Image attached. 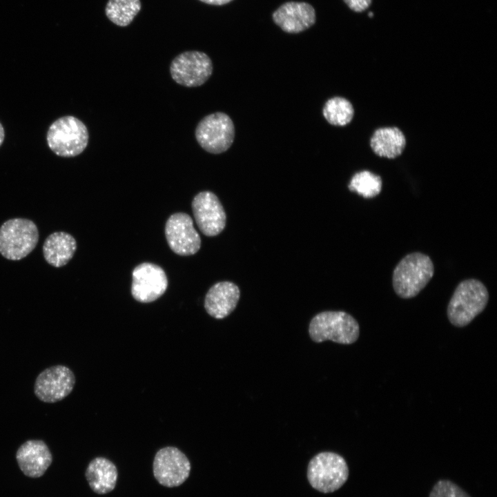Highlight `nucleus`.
I'll return each mask as SVG.
<instances>
[{
    "label": "nucleus",
    "instance_id": "4",
    "mask_svg": "<svg viewBox=\"0 0 497 497\" xmlns=\"http://www.w3.org/2000/svg\"><path fill=\"white\" fill-rule=\"evenodd\" d=\"M360 327L356 320L342 311H327L316 314L311 320L309 334L317 343L327 340L342 344L355 342L359 336Z\"/></svg>",
    "mask_w": 497,
    "mask_h": 497
},
{
    "label": "nucleus",
    "instance_id": "16",
    "mask_svg": "<svg viewBox=\"0 0 497 497\" xmlns=\"http://www.w3.org/2000/svg\"><path fill=\"white\" fill-rule=\"evenodd\" d=\"M240 296L238 286L228 281L213 285L206 294L204 308L211 317L223 319L235 309Z\"/></svg>",
    "mask_w": 497,
    "mask_h": 497
},
{
    "label": "nucleus",
    "instance_id": "15",
    "mask_svg": "<svg viewBox=\"0 0 497 497\" xmlns=\"http://www.w3.org/2000/svg\"><path fill=\"white\" fill-rule=\"evenodd\" d=\"M16 458L22 472L31 478L41 476L52 461L48 445L41 440L26 441L19 447Z\"/></svg>",
    "mask_w": 497,
    "mask_h": 497
},
{
    "label": "nucleus",
    "instance_id": "6",
    "mask_svg": "<svg viewBox=\"0 0 497 497\" xmlns=\"http://www.w3.org/2000/svg\"><path fill=\"white\" fill-rule=\"evenodd\" d=\"M348 477L347 463L337 453L320 452L309 462L308 480L313 488L322 493H331L339 489Z\"/></svg>",
    "mask_w": 497,
    "mask_h": 497
},
{
    "label": "nucleus",
    "instance_id": "25",
    "mask_svg": "<svg viewBox=\"0 0 497 497\" xmlns=\"http://www.w3.org/2000/svg\"><path fill=\"white\" fill-rule=\"evenodd\" d=\"M205 3L221 6L229 3L232 0H199Z\"/></svg>",
    "mask_w": 497,
    "mask_h": 497
},
{
    "label": "nucleus",
    "instance_id": "22",
    "mask_svg": "<svg viewBox=\"0 0 497 497\" xmlns=\"http://www.w3.org/2000/svg\"><path fill=\"white\" fill-rule=\"evenodd\" d=\"M139 0H109L106 6L107 17L119 26L129 25L139 12Z\"/></svg>",
    "mask_w": 497,
    "mask_h": 497
},
{
    "label": "nucleus",
    "instance_id": "1",
    "mask_svg": "<svg viewBox=\"0 0 497 497\" xmlns=\"http://www.w3.org/2000/svg\"><path fill=\"white\" fill-rule=\"evenodd\" d=\"M433 274V263L427 255L420 252L407 254L393 269V290L402 298H413L426 286Z\"/></svg>",
    "mask_w": 497,
    "mask_h": 497
},
{
    "label": "nucleus",
    "instance_id": "5",
    "mask_svg": "<svg viewBox=\"0 0 497 497\" xmlns=\"http://www.w3.org/2000/svg\"><path fill=\"white\" fill-rule=\"evenodd\" d=\"M39 231L35 223L26 218H12L0 227V253L10 260L26 257L36 247Z\"/></svg>",
    "mask_w": 497,
    "mask_h": 497
},
{
    "label": "nucleus",
    "instance_id": "14",
    "mask_svg": "<svg viewBox=\"0 0 497 497\" xmlns=\"http://www.w3.org/2000/svg\"><path fill=\"white\" fill-rule=\"evenodd\" d=\"M273 20L284 32L298 33L314 24L315 12L313 6L306 2L289 1L273 13Z\"/></svg>",
    "mask_w": 497,
    "mask_h": 497
},
{
    "label": "nucleus",
    "instance_id": "13",
    "mask_svg": "<svg viewBox=\"0 0 497 497\" xmlns=\"http://www.w3.org/2000/svg\"><path fill=\"white\" fill-rule=\"evenodd\" d=\"M192 210L196 224L206 236L220 234L226 225V213L218 197L205 191L197 193L192 201Z\"/></svg>",
    "mask_w": 497,
    "mask_h": 497
},
{
    "label": "nucleus",
    "instance_id": "9",
    "mask_svg": "<svg viewBox=\"0 0 497 497\" xmlns=\"http://www.w3.org/2000/svg\"><path fill=\"white\" fill-rule=\"evenodd\" d=\"M75 376L68 367L54 365L43 370L37 377L34 393L41 401L55 403L62 400L73 390Z\"/></svg>",
    "mask_w": 497,
    "mask_h": 497
},
{
    "label": "nucleus",
    "instance_id": "7",
    "mask_svg": "<svg viewBox=\"0 0 497 497\" xmlns=\"http://www.w3.org/2000/svg\"><path fill=\"white\" fill-rule=\"evenodd\" d=\"M235 134L233 121L222 112L205 116L199 121L195 130V138L199 146L212 154L226 151L234 141Z\"/></svg>",
    "mask_w": 497,
    "mask_h": 497
},
{
    "label": "nucleus",
    "instance_id": "18",
    "mask_svg": "<svg viewBox=\"0 0 497 497\" xmlns=\"http://www.w3.org/2000/svg\"><path fill=\"white\" fill-rule=\"evenodd\" d=\"M42 249L45 260L50 265L59 268L72 258L77 250V242L68 233L54 232L47 237Z\"/></svg>",
    "mask_w": 497,
    "mask_h": 497
},
{
    "label": "nucleus",
    "instance_id": "2",
    "mask_svg": "<svg viewBox=\"0 0 497 497\" xmlns=\"http://www.w3.org/2000/svg\"><path fill=\"white\" fill-rule=\"evenodd\" d=\"M488 300L489 293L482 282L476 279L462 281L449 302V320L456 327L467 325L485 309Z\"/></svg>",
    "mask_w": 497,
    "mask_h": 497
},
{
    "label": "nucleus",
    "instance_id": "11",
    "mask_svg": "<svg viewBox=\"0 0 497 497\" xmlns=\"http://www.w3.org/2000/svg\"><path fill=\"white\" fill-rule=\"evenodd\" d=\"M131 294L142 303L152 302L166 291L168 279L164 269L153 263L144 262L132 272Z\"/></svg>",
    "mask_w": 497,
    "mask_h": 497
},
{
    "label": "nucleus",
    "instance_id": "27",
    "mask_svg": "<svg viewBox=\"0 0 497 497\" xmlns=\"http://www.w3.org/2000/svg\"><path fill=\"white\" fill-rule=\"evenodd\" d=\"M373 13L372 12H369V17H373Z\"/></svg>",
    "mask_w": 497,
    "mask_h": 497
},
{
    "label": "nucleus",
    "instance_id": "3",
    "mask_svg": "<svg viewBox=\"0 0 497 497\" xmlns=\"http://www.w3.org/2000/svg\"><path fill=\"white\" fill-rule=\"evenodd\" d=\"M89 134L86 126L77 117L63 116L49 126L46 141L49 148L57 156L73 157L88 146Z\"/></svg>",
    "mask_w": 497,
    "mask_h": 497
},
{
    "label": "nucleus",
    "instance_id": "24",
    "mask_svg": "<svg viewBox=\"0 0 497 497\" xmlns=\"http://www.w3.org/2000/svg\"><path fill=\"white\" fill-rule=\"evenodd\" d=\"M347 5L355 12H362L370 5L371 0H344Z\"/></svg>",
    "mask_w": 497,
    "mask_h": 497
},
{
    "label": "nucleus",
    "instance_id": "10",
    "mask_svg": "<svg viewBox=\"0 0 497 497\" xmlns=\"http://www.w3.org/2000/svg\"><path fill=\"white\" fill-rule=\"evenodd\" d=\"M153 469L154 476L160 485L174 487L179 486L188 478L191 463L179 449L166 447L156 453Z\"/></svg>",
    "mask_w": 497,
    "mask_h": 497
},
{
    "label": "nucleus",
    "instance_id": "20",
    "mask_svg": "<svg viewBox=\"0 0 497 497\" xmlns=\"http://www.w3.org/2000/svg\"><path fill=\"white\" fill-rule=\"evenodd\" d=\"M322 113L330 124L335 126H346L353 121L355 108L349 99L336 96L327 100Z\"/></svg>",
    "mask_w": 497,
    "mask_h": 497
},
{
    "label": "nucleus",
    "instance_id": "21",
    "mask_svg": "<svg viewBox=\"0 0 497 497\" xmlns=\"http://www.w3.org/2000/svg\"><path fill=\"white\" fill-rule=\"evenodd\" d=\"M382 179L369 170H362L353 174L348 188L364 198H373L378 195L382 189Z\"/></svg>",
    "mask_w": 497,
    "mask_h": 497
},
{
    "label": "nucleus",
    "instance_id": "23",
    "mask_svg": "<svg viewBox=\"0 0 497 497\" xmlns=\"http://www.w3.org/2000/svg\"><path fill=\"white\" fill-rule=\"evenodd\" d=\"M429 497H471L460 487L449 480H440L432 487Z\"/></svg>",
    "mask_w": 497,
    "mask_h": 497
},
{
    "label": "nucleus",
    "instance_id": "26",
    "mask_svg": "<svg viewBox=\"0 0 497 497\" xmlns=\"http://www.w3.org/2000/svg\"><path fill=\"white\" fill-rule=\"evenodd\" d=\"M5 138V130L2 124L0 122V146L2 145Z\"/></svg>",
    "mask_w": 497,
    "mask_h": 497
},
{
    "label": "nucleus",
    "instance_id": "17",
    "mask_svg": "<svg viewBox=\"0 0 497 497\" xmlns=\"http://www.w3.org/2000/svg\"><path fill=\"white\" fill-rule=\"evenodd\" d=\"M406 143L404 133L396 126L377 128L369 140L370 148L376 156L389 159L401 155Z\"/></svg>",
    "mask_w": 497,
    "mask_h": 497
},
{
    "label": "nucleus",
    "instance_id": "8",
    "mask_svg": "<svg viewBox=\"0 0 497 497\" xmlns=\"http://www.w3.org/2000/svg\"><path fill=\"white\" fill-rule=\"evenodd\" d=\"M213 63L204 52L186 51L177 55L170 65L172 79L178 84L188 88L200 86L213 73Z\"/></svg>",
    "mask_w": 497,
    "mask_h": 497
},
{
    "label": "nucleus",
    "instance_id": "12",
    "mask_svg": "<svg viewBox=\"0 0 497 497\" xmlns=\"http://www.w3.org/2000/svg\"><path fill=\"white\" fill-rule=\"evenodd\" d=\"M165 235L170 248L179 255H192L200 248V236L191 217L185 213H176L168 218Z\"/></svg>",
    "mask_w": 497,
    "mask_h": 497
},
{
    "label": "nucleus",
    "instance_id": "19",
    "mask_svg": "<svg viewBox=\"0 0 497 497\" xmlns=\"http://www.w3.org/2000/svg\"><path fill=\"white\" fill-rule=\"evenodd\" d=\"M86 478L93 491L105 494L113 491L116 485L117 467L108 459L97 457L89 463L86 471Z\"/></svg>",
    "mask_w": 497,
    "mask_h": 497
}]
</instances>
